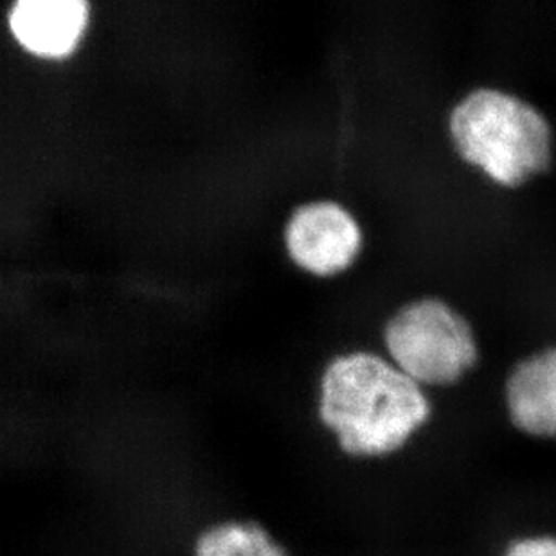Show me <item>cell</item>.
<instances>
[{
    "mask_svg": "<svg viewBox=\"0 0 556 556\" xmlns=\"http://www.w3.org/2000/svg\"><path fill=\"white\" fill-rule=\"evenodd\" d=\"M319 410L342 451L380 457L410 440L429 420L431 404L420 383L399 366L371 353H352L326 369Z\"/></svg>",
    "mask_w": 556,
    "mask_h": 556,
    "instance_id": "6da1fadb",
    "label": "cell"
},
{
    "mask_svg": "<svg viewBox=\"0 0 556 556\" xmlns=\"http://www.w3.org/2000/svg\"><path fill=\"white\" fill-rule=\"evenodd\" d=\"M448 128L459 155L498 185H522L552 164L546 117L504 90H472L454 106Z\"/></svg>",
    "mask_w": 556,
    "mask_h": 556,
    "instance_id": "7a4b0ae2",
    "label": "cell"
},
{
    "mask_svg": "<svg viewBox=\"0 0 556 556\" xmlns=\"http://www.w3.org/2000/svg\"><path fill=\"white\" fill-rule=\"evenodd\" d=\"M386 344L405 375L420 386H451L478 363L472 326L445 301H413L386 328Z\"/></svg>",
    "mask_w": 556,
    "mask_h": 556,
    "instance_id": "3957f363",
    "label": "cell"
},
{
    "mask_svg": "<svg viewBox=\"0 0 556 556\" xmlns=\"http://www.w3.org/2000/svg\"><path fill=\"white\" fill-rule=\"evenodd\" d=\"M361 240L357 222L333 202L303 205L287 226V248L292 260L323 276L348 267L361 249Z\"/></svg>",
    "mask_w": 556,
    "mask_h": 556,
    "instance_id": "277c9868",
    "label": "cell"
},
{
    "mask_svg": "<svg viewBox=\"0 0 556 556\" xmlns=\"http://www.w3.org/2000/svg\"><path fill=\"white\" fill-rule=\"evenodd\" d=\"M509 420L520 432L556 438V348L517 364L506 380Z\"/></svg>",
    "mask_w": 556,
    "mask_h": 556,
    "instance_id": "5b68a950",
    "label": "cell"
},
{
    "mask_svg": "<svg viewBox=\"0 0 556 556\" xmlns=\"http://www.w3.org/2000/svg\"><path fill=\"white\" fill-rule=\"evenodd\" d=\"M87 10L84 0H18L10 13L11 31L27 51L60 59L76 48Z\"/></svg>",
    "mask_w": 556,
    "mask_h": 556,
    "instance_id": "8992f818",
    "label": "cell"
},
{
    "mask_svg": "<svg viewBox=\"0 0 556 556\" xmlns=\"http://www.w3.org/2000/svg\"><path fill=\"white\" fill-rule=\"evenodd\" d=\"M194 556H289L254 522H226L205 531Z\"/></svg>",
    "mask_w": 556,
    "mask_h": 556,
    "instance_id": "52a82bcc",
    "label": "cell"
},
{
    "mask_svg": "<svg viewBox=\"0 0 556 556\" xmlns=\"http://www.w3.org/2000/svg\"><path fill=\"white\" fill-rule=\"evenodd\" d=\"M503 556H556V536H525L509 544Z\"/></svg>",
    "mask_w": 556,
    "mask_h": 556,
    "instance_id": "ba28073f",
    "label": "cell"
}]
</instances>
